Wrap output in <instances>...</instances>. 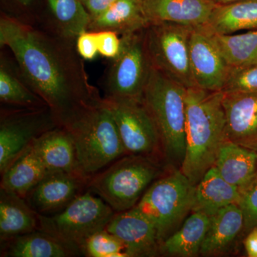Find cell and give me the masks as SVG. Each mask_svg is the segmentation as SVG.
Here are the masks:
<instances>
[{"mask_svg":"<svg viewBox=\"0 0 257 257\" xmlns=\"http://www.w3.org/2000/svg\"><path fill=\"white\" fill-rule=\"evenodd\" d=\"M223 93L226 140L257 152V92Z\"/></svg>","mask_w":257,"mask_h":257,"instance_id":"9a60e30c","label":"cell"},{"mask_svg":"<svg viewBox=\"0 0 257 257\" xmlns=\"http://www.w3.org/2000/svg\"><path fill=\"white\" fill-rule=\"evenodd\" d=\"M99 54L107 59L115 58L121 50V39L113 31L96 32Z\"/></svg>","mask_w":257,"mask_h":257,"instance_id":"d6a6232c","label":"cell"},{"mask_svg":"<svg viewBox=\"0 0 257 257\" xmlns=\"http://www.w3.org/2000/svg\"><path fill=\"white\" fill-rule=\"evenodd\" d=\"M243 228V213L238 204L222 208L211 216L200 254L217 256L227 252Z\"/></svg>","mask_w":257,"mask_h":257,"instance_id":"d6986e66","label":"cell"},{"mask_svg":"<svg viewBox=\"0 0 257 257\" xmlns=\"http://www.w3.org/2000/svg\"><path fill=\"white\" fill-rule=\"evenodd\" d=\"M205 27L215 35L257 30V0L216 5Z\"/></svg>","mask_w":257,"mask_h":257,"instance_id":"d4e9b609","label":"cell"},{"mask_svg":"<svg viewBox=\"0 0 257 257\" xmlns=\"http://www.w3.org/2000/svg\"><path fill=\"white\" fill-rule=\"evenodd\" d=\"M2 57L0 64V101L14 108L37 109L47 106L41 98L29 87L19 69L10 65Z\"/></svg>","mask_w":257,"mask_h":257,"instance_id":"83f0119b","label":"cell"},{"mask_svg":"<svg viewBox=\"0 0 257 257\" xmlns=\"http://www.w3.org/2000/svg\"><path fill=\"white\" fill-rule=\"evenodd\" d=\"M213 167L226 182L241 188L256 177L257 152L226 140Z\"/></svg>","mask_w":257,"mask_h":257,"instance_id":"7402d4cb","label":"cell"},{"mask_svg":"<svg viewBox=\"0 0 257 257\" xmlns=\"http://www.w3.org/2000/svg\"><path fill=\"white\" fill-rule=\"evenodd\" d=\"M20 5H23V7H28L32 4L33 0H17Z\"/></svg>","mask_w":257,"mask_h":257,"instance_id":"74e56055","label":"cell"},{"mask_svg":"<svg viewBox=\"0 0 257 257\" xmlns=\"http://www.w3.org/2000/svg\"><path fill=\"white\" fill-rule=\"evenodd\" d=\"M31 145L49 171H64L84 177L79 169L73 141L62 126L48 130Z\"/></svg>","mask_w":257,"mask_h":257,"instance_id":"e0dca14e","label":"cell"},{"mask_svg":"<svg viewBox=\"0 0 257 257\" xmlns=\"http://www.w3.org/2000/svg\"><path fill=\"white\" fill-rule=\"evenodd\" d=\"M83 4L90 15L91 19L105 12L119 0H82Z\"/></svg>","mask_w":257,"mask_h":257,"instance_id":"e575fe53","label":"cell"},{"mask_svg":"<svg viewBox=\"0 0 257 257\" xmlns=\"http://www.w3.org/2000/svg\"><path fill=\"white\" fill-rule=\"evenodd\" d=\"M212 36L230 67H240L257 62V30L231 35L212 33Z\"/></svg>","mask_w":257,"mask_h":257,"instance_id":"f1b7e54d","label":"cell"},{"mask_svg":"<svg viewBox=\"0 0 257 257\" xmlns=\"http://www.w3.org/2000/svg\"><path fill=\"white\" fill-rule=\"evenodd\" d=\"M89 179L64 171H49L25 198L40 215L49 216L63 210L87 187Z\"/></svg>","mask_w":257,"mask_h":257,"instance_id":"4fadbf2b","label":"cell"},{"mask_svg":"<svg viewBox=\"0 0 257 257\" xmlns=\"http://www.w3.org/2000/svg\"><path fill=\"white\" fill-rule=\"evenodd\" d=\"M210 219V216L204 213L192 211L180 227L160 243V254L179 257L200 254Z\"/></svg>","mask_w":257,"mask_h":257,"instance_id":"603a6c76","label":"cell"},{"mask_svg":"<svg viewBox=\"0 0 257 257\" xmlns=\"http://www.w3.org/2000/svg\"><path fill=\"white\" fill-rule=\"evenodd\" d=\"M239 197V188L226 182L212 167L194 186L192 212L199 211L211 217L222 208L238 204Z\"/></svg>","mask_w":257,"mask_h":257,"instance_id":"44dd1931","label":"cell"},{"mask_svg":"<svg viewBox=\"0 0 257 257\" xmlns=\"http://www.w3.org/2000/svg\"><path fill=\"white\" fill-rule=\"evenodd\" d=\"M119 53L111 60L104 81V98L143 100L153 69L145 30L121 37Z\"/></svg>","mask_w":257,"mask_h":257,"instance_id":"ba28073f","label":"cell"},{"mask_svg":"<svg viewBox=\"0 0 257 257\" xmlns=\"http://www.w3.org/2000/svg\"><path fill=\"white\" fill-rule=\"evenodd\" d=\"M117 126L126 155L157 159L162 154L160 135L143 100L104 98Z\"/></svg>","mask_w":257,"mask_h":257,"instance_id":"30bf717a","label":"cell"},{"mask_svg":"<svg viewBox=\"0 0 257 257\" xmlns=\"http://www.w3.org/2000/svg\"><path fill=\"white\" fill-rule=\"evenodd\" d=\"M77 256L51 235L36 231L1 242V256L68 257Z\"/></svg>","mask_w":257,"mask_h":257,"instance_id":"484cf974","label":"cell"},{"mask_svg":"<svg viewBox=\"0 0 257 257\" xmlns=\"http://www.w3.org/2000/svg\"><path fill=\"white\" fill-rule=\"evenodd\" d=\"M82 253L89 257H128L122 241L106 228L86 240Z\"/></svg>","mask_w":257,"mask_h":257,"instance_id":"f546056e","label":"cell"},{"mask_svg":"<svg viewBox=\"0 0 257 257\" xmlns=\"http://www.w3.org/2000/svg\"><path fill=\"white\" fill-rule=\"evenodd\" d=\"M114 214L101 197L88 189L60 212L49 216L39 214V231L51 235L79 255L82 253L86 240L105 229Z\"/></svg>","mask_w":257,"mask_h":257,"instance_id":"8992f818","label":"cell"},{"mask_svg":"<svg viewBox=\"0 0 257 257\" xmlns=\"http://www.w3.org/2000/svg\"><path fill=\"white\" fill-rule=\"evenodd\" d=\"M150 24L170 23L206 26L216 4L212 0H143Z\"/></svg>","mask_w":257,"mask_h":257,"instance_id":"2e32d148","label":"cell"},{"mask_svg":"<svg viewBox=\"0 0 257 257\" xmlns=\"http://www.w3.org/2000/svg\"><path fill=\"white\" fill-rule=\"evenodd\" d=\"M160 174L156 158L126 155L91 177L87 187L119 212L135 207Z\"/></svg>","mask_w":257,"mask_h":257,"instance_id":"5b68a950","label":"cell"},{"mask_svg":"<svg viewBox=\"0 0 257 257\" xmlns=\"http://www.w3.org/2000/svg\"><path fill=\"white\" fill-rule=\"evenodd\" d=\"M61 126L70 135L79 170L87 179L126 155L104 98L84 106Z\"/></svg>","mask_w":257,"mask_h":257,"instance_id":"3957f363","label":"cell"},{"mask_svg":"<svg viewBox=\"0 0 257 257\" xmlns=\"http://www.w3.org/2000/svg\"><path fill=\"white\" fill-rule=\"evenodd\" d=\"M243 241L245 251L249 257H257V226L249 230Z\"/></svg>","mask_w":257,"mask_h":257,"instance_id":"d590c367","label":"cell"},{"mask_svg":"<svg viewBox=\"0 0 257 257\" xmlns=\"http://www.w3.org/2000/svg\"><path fill=\"white\" fill-rule=\"evenodd\" d=\"M75 47L81 58L86 60H94L99 54L97 34L89 30L82 32L76 40Z\"/></svg>","mask_w":257,"mask_h":257,"instance_id":"836d02e7","label":"cell"},{"mask_svg":"<svg viewBox=\"0 0 257 257\" xmlns=\"http://www.w3.org/2000/svg\"><path fill=\"white\" fill-rule=\"evenodd\" d=\"M257 92V62L231 67L223 92Z\"/></svg>","mask_w":257,"mask_h":257,"instance_id":"4dcf8cb0","label":"cell"},{"mask_svg":"<svg viewBox=\"0 0 257 257\" xmlns=\"http://www.w3.org/2000/svg\"><path fill=\"white\" fill-rule=\"evenodd\" d=\"M0 46L9 49L29 87L46 103L59 126L101 99L89 82L75 42L3 15Z\"/></svg>","mask_w":257,"mask_h":257,"instance_id":"6da1fadb","label":"cell"},{"mask_svg":"<svg viewBox=\"0 0 257 257\" xmlns=\"http://www.w3.org/2000/svg\"><path fill=\"white\" fill-rule=\"evenodd\" d=\"M223 92L187 88L185 93V155L181 172L197 185L213 167L226 138Z\"/></svg>","mask_w":257,"mask_h":257,"instance_id":"7a4b0ae2","label":"cell"},{"mask_svg":"<svg viewBox=\"0 0 257 257\" xmlns=\"http://www.w3.org/2000/svg\"><path fill=\"white\" fill-rule=\"evenodd\" d=\"M186 89L153 67L143 96L156 124L162 155L179 168L185 155Z\"/></svg>","mask_w":257,"mask_h":257,"instance_id":"277c9868","label":"cell"},{"mask_svg":"<svg viewBox=\"0 0 257 257\" xmlns=\"http://www.w3.org/2000/svg\"><path fill=\"white\" fill-rule=\"evenodd\" d=\"M256 176H257V172H256Z\"/></svg>","mask_w":257,"mask_h":257,"instance_id":"f35d334b","label":"cell"},{"mask_svg":"<svg viewBox=\"0 0 257 257\" xmlns=\"http://www.w3.org/2000/svg\"><path fill=\"white\" fill-rule=\"evenodd\" d=\"M189 60L196 87L223 92L231 67L205 26L193 28L189 38Z\"/></svg>","mask_w":257,"mask_h":257,"instance_id":"7c38bea8","label":"cell"},{"mask_svg":"<svg viewBox=\"0 0 257 257\" xmlns=\"http://www.w3.org/2000/svg\"><path fill=\"white\" fill-rule=\"evenodd\" d=\"M150 25L143 0H119L101 15L91 19L89 31H113L123 36L143 31Z\"/></svg>","mask_w":257,"mask_h":257,"instance_id":"ac0fdd59","label":"cell"},{"mask_svg":"<svg viewBox=\"0 0 257 257\" xmlns=\"http://www.w3.org/2000/svg\"><path fill=\"white\" fill-rule=\"evenodd\" d=\"M212 1H213V0H212Z\"/></svg>","mask_w":257,"mask_h":257,"instance_id":"ab89813d","label":"cell"},{"mask_svg":"<svg viewBox=\"0 0 257 257\" xmlns=\"http://www.w3.org/2000/svg\"><path fill=\"white\" fill-rule=\"evenodd\" d=\"M106 229L122 241L128 257L160 255V243L156 229L138 208L115 212Z\"/></svg>","mask_w":257,"mask_h":257,"instance_id":"5bb4252c","label":"cell"},{"mask_svg":"<svg viewBox=\"0 0 257 257\" xmlns=\"http://www.w3.org/2000/svg\"><path fill=\"white\" fill-rule=\"evenodd\" d=\"M238 205L241 208L244 221V229L249 231L257 226V176L247 184L239 188Z\"/></svg>","mask_w":257,"mask_h":257,"instance_id":"1f68e13d","label":"cell"},{"mask_svg":"<svg viewBox=\"0 0 257 257\" xmlns=\"http://www.w3.org/2000/svg\"><path fill=\"white\" fill-rule=\"evenodd\" d=\"M192 29L178 24L154 23L145 30L154 68L185 88L196 87L189 60Z\"/></svg>","mask_w":257,"mask_h":257,"instance_id":"9c48e42d","label":"cell"},{"mask_svg":"<svg viewBox=\"0 0 257 257\" xmlns=\"http://www.w3.org/2000/svg\"><path fill=\"white\" fill-rule=\"evenodd\" d=\"M49 170L31 144L1 173V189L24 198Z\"/></svg>","mask_w":257,"mask_h":257,"instance_id":"ffe728a7","label":"cell"},{"mask_svg":"<svg viewBox=\"0 0 257 257\" xmlns=\"http://www.w3.org/2000/svg\"><path fill=\"white\" fill-rule=\"evenodd\" d=\"M194 190L188 178L175 170L157 179L135 206L153 224L160 243L192 212Z\"/></svg>","mask_w":257,"mask_h":257,"instance_id":"52a82bcc","label":"cell"},{"mask_svg":"<svg viewBox=\"0 0 257 257\" xmlns=\"http://www.w3.org/2000/svg\"><path fill=\"white\" fill-rule=\"evenodd\" d=\"M213 1H214V3H215L216 5H225L239 1V0H213Z\"/></svg>","mask_w":257,"mask_h":257,"instance_id":"8d00e7d4","label":"cell"},{"mask_svg":"<svg viewBox=\"0 0 257 257\" xmlns=\"http://www.w3.org/2000/svg\"><path fill=\"white\" fill-rule=\"evenodd\" d=\"M52 17V30L69 41L76 42L89 30L91 16L82 0H47Z\"/></svg>","mask_w":257,"mask_h":257,"instance_id":"4316f807","label":"cell"},{"mask_svg":"<svg viewBox=\"0 0 257 257\" xmlns=\"http://www.w3.org/2000/svg\"><path fill=\"white\" fill-rule=\"evenodd\" d=\"M39 231V214L24 198L1 189L0 239L2 241Z\"/></svg>","mask_w":257,"mask_h":257,"instance_id":"cb8c5ba5","label":"cell"},{"mask_svg":"<svg viewBox=\"0 0 257 257\" xmlns=\"http://www.w3.org/2000/svg\"><path fill=\"white\" fill-rule=\"evenodd\" d=\"M59 126L48 106L1 111L0 172H3L37 138Z\"/></svg>","mask_w":257,"mask_h":257,"instance_id":"8fae6325","label":"cell"}]
</instances>
